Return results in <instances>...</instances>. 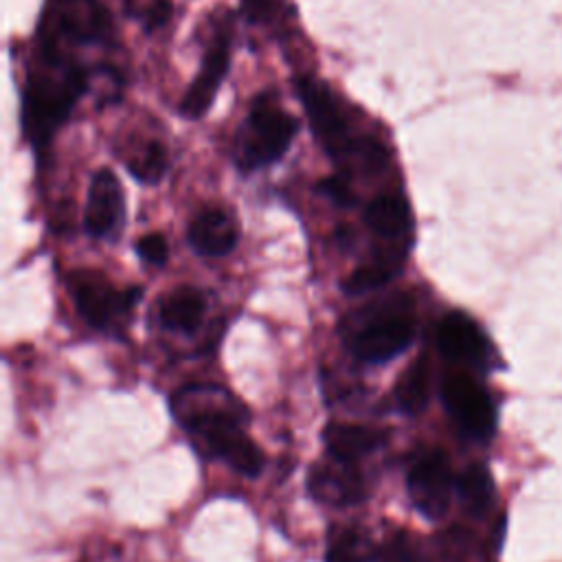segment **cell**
I'll return each instance as SVG.
<instances>
[{
	"mask_svg": "<svg viewBox=\"0 0 562 562\" xmlns=\"http://www.w3.org/2000/svg\"><path fill=\"white\" fill-rule=\"evenodd\" d=\"M90 68L68 53L42 46L35 68L22 88V132L35 151H42L53 134L68 121L75 103L88 92Z\"/></svg>",
	"mask_w": 562,
	"mask_h": 562,
	"instance_id": "6da1fadb",
	"label": "cell"
},
{
	"mask_svg": "<svg viewBox=\"0 0 562 562\" xmlns=\"http://www.w3.org/2000/svg\"><path fill=\"white\" fill-rule=\"evenodd\" d=\"M294 94L303 103L310 130L336 171L351 178L353 173L380 176L389 167L386 147L369 134L353 130L342 105L325 81L299 75L292 79Z\"/></svg>",
	"mask_w": 562,
	"mask_h": 562,
	"instance_id": "7a4b0ae2",
	"label": "cell"
},
{
	"mask_svg": "<svg viewBox=\"0 0 562 562\" xmlns=\"http://www.w3.org/2000/svg\"><path fill=\"white\" fill-rule=\"evenodd\" d=\"M415 334V303L402 292L373 299L347 312L338 323V336L345 349L369 364H382L404 353Z\"/></svg>",
	"mask_w": 562,
	"mask_h": 562,
	"instance_id": "3957f363",
	"label": "cell"
},
{
	"mask_svg": "<svg viewBox=\"0 0 562 562\" xmlns=\"http://www.w3.org/2000/svg\"><path fill=\"white\" fill-rule=\"evenodd\" d=\"M169 404L173 419L204 457L248 422L246 404L220 384H187L171 395Z\"/></svg>",
	"mask_w": 562,
	"mask_h": 562,
	"instance_id": "277c9868",
	"label": "cell"
},
{
	"mask_svg": "<svg viewBox=\"0 0 562 562\" xmlns=\"http://www.w3.org/2000/svg\"><path fill=\"white\" fill-rule=\"evenodd\" d=\"M299 127V119L279 105L274 92H259L233 136L231 156L235 167L241 173H252L279 162L288 154Z\"/></svg>",
	"mask_w": 562,
	"mask_h": 562,
	"instance_id": "5b68a950",
	"label": "cell"
},
{
	"mask_svg": "<svg viewBox=\"0 0 562 562\" xmlns=\"http://www.w3.org/2000/svg\"><path fill=\"white\" fill-rule=\"evenodd\" d=\"M112 42L114 22L101 0H50L40 26V44L68 53V48Z\"/></svg>",
	"mask_w": 562,
	"mask_h": 562,
	"instance_id": "8992f818",
	"label": "cell"
},
{
	"mask_svg": "<svg viewBox=\"0 0 562 562\" xmlns=\"http://www.w3.org/2000/svg\"><path fill=\"white\" fill-rule=\"evenodd\" d=\"M68 294L90 327L101 331H119L143 296V288L130 285L123 290L116 288L105 272L79 268L68 274Z\"/></svg>",
	"mask_w": 562,
	"mask_h": 562,
	"instance_id": "52a82bcc",
	"label": "cell"
},
{
	"mask_svg": "<svg viewBox=\"0 0 562 562\" xmlns=\"http://www.w3.org/2000/svg\"><path fill=\"white\" fill-rule=\"evenodd\" d=\"M443 406L457 430L472 439L485 441L494 435L496 411L487 391L468 373H448L441 382Z\"/></svg>",
	"mask_w": 562,
	"mask_h": 562,
	"instance_id": "ba28073f",
	"label": "cell"
},
{
	"mask_svg": "<svg viewBox=\"0 0 562 562\" xmlns=\"http://www.w3.org/2000/svg\"><path fill=\"white\" fill-rule=\"evenodd\" d=\"M454 483L457 479L452 476L450 459L439 448L422 452L406 474L408 498L428 520L446 516L454 494Z\"/></svg>",
	"mask_w": 562,
	"mask_h": 562,
	"instance_id": "9c48e42d",
	"label": "cell"
},
{
	"mask_svg": "<svg viewBox=\"0 0 562 562\" xmlns=\"http://www.w3.org/2000/svg\"><path fill=\"white\" fill-rule=\"evenodd\" d=\"M231 44H233L231 20H224L215 29V33L204 50V57H202L195 79L189 83L184 97L180 99V105H178L180 116L195 121L209 112L220 86L224 83V79L228 77V70H231V57H233Z\"/></svg>",
	"mask_w": 562,
	"mask_h": 562,
	"instance_id": "30bf717a",
	"label": "cell"
},
{
	"mask_svg": "<svg viewBox=\"0 0 562 562\" xmlns=\"http://www.w3.org/2000/svg\"><path fill=\"white\" fill-rule=\"evenodd\" d=\"M125 222L123 187L112 169H99L90 178L83 228L94 239H112Z\"/></svg>",
	"mask_w": 562,
	"mask_h": 562,
	"instance_id": "8fae6325",
	"label": "cell"
},
{
	"mask_svg": "<svg viewBox=\"0 0 562 562\" xmlns=\"http://www.w3.org/2000/svg\"><path fill=\"white\" fill-rule=\"evenodd\" d=\"M307 490L312 498L331 507H349L367 496V483L358 465L331 454L310 468Z\"/></svg>",
	"mask_w": 562,
	"mask_h": 562,
	"instance_id": "7c38bea8",
	"label": "cell"
},
{
	"mask_svg": "<svg viewBox=\"0 0 562 562\" xmlns=\"http://www.w3.org/2000/svg\"><path fill=\"white\" fill-rule=\"evenodd\" d=\"M439 351L454 360L472 367L490 364V340L483 329L465 312H448L437 325Z\"/></svg>",
	"mask_w": 562,
	"mask_h": 562,
	"instance_id": "4fadbf2b",
	"label": "cell"
},
{
	"mask_svg": "<svg viewBox=\"0 0 562 562\" xmlns=\"http://www.w3.org/2000/svg\"><path fill=\"white\" fill-rule=\"evenodd\" d=\"M187 239L202 257H224L237 246L239 228L226 209L206 206L191 220Z\"/></svg>",
	"mask_w": 562,
	"mask_h": 562,
	"instance_id": "5bb4252c",
	"label": "cell"
},
{
	"mask_svg": "<svg viewBox=\"0 0 562 562\" xmlns=\"http://www.w3.org/2000/svg\"><path fill=\"white\" fill-rule=\"evenodd\" d=\"M367 228L384 241L408 244L413 233L411 204L402 193H380L375 195L362 213Z\"/></svg>",
	"mask_w": 562,
	"mask_h": 562,
	"instance_id": "9a60e30c",
	"label": "cell"
},
{
	"mask_svg": "<svg viewBox=\"0 0 562 562\" xmlns=\"http://www.w3.org/2000/svg\"><path fill=\"white\" fill-rule=\"evenodd\" d=\"M406 244H391L386 248H375L373 255L356 266L349 277L342 281L345 294H362L369 290L384 288L391 283L404 268L406 261Z\"/></svg>",
	"mask_w": 562,
	"mask_h": 562,
	"instance_id": "2e32d148",
	"label": "cell"
},
{
	"mask_svg": "<svg viewBox=\"0 0 562 562\" xmlns=\"http://www.w3.org/2000/svg\"><path fill=\"white\" fill-rule=\"evenodd\" d=\"M206 314V296L191 285L171 288L158 301V321L165 329L191 336Z\"/></svg>",
	"mask_w": 562,
	"mask_h": 562,
	"instance_id": "e0dca14e",
	"label": "cell"
},
{
	"mask_svg": "<svg viewBox=\"0 0 562 562\" xmlns=\"http://www.w3.org/2000/svg\"><path fill=\"white\" fill-rule=\"evenodd\" d=\"M323 441L327 446V454L356 463L384 443V432L362 424L329 422L323 428Z\"/></svg>",
	"mask_w": 562,
	"mask_h": 562,
	"instance_id": "ac0fdd59",
	"label": "cell"
},
{
	"mask_svg": "<svg viewBox=\"0 0 562 562\" xmlns=\"http://www.w3.org/2000/svg\"><path fill=\"white\" fill-rule=\"evenodd\" d=\"M395 404L406 415H419L428 406L430 397V362L426 356H417L397 378L393 389Z\"/></svg>",
	"mask_w": 562,
	"mask_h": 562,
	"instance_id": "d6986e66",
	"label": "cell"
},
{
	"mask_svg": "<svg viewBox=\"0 0 562 562\" xmlns=\"http://www.w3.org/2000/svg\"><path fill=\"white\" fill-rule=\"evenodd\" d=\"M457 498L461 507L472 518H483L494 505V481L485 465L470 463L454 483Z\"/></svg>",
	"mask_w": 562,
	"mask_h": 562,
	"instance_id": "ffe728a7",
	"label": "cell"
},
{
	"mask_svg": "<svg viewBox=\"0 0 562 562\" xmlns=\"http://www.w3.org/2000/svg\"><path fill=\"white\" fill-rule=\"evenodd\" d=\"M378 551L362 527L342 525L331 529L327 538L325 562H378Z\"/></svg>",
	"mask_w": 562,
	"mask_h": 562,
	"instance_id": "44dd1931",
	"label": "cell"
},
{
	"mask_svg": "<svg viewBox=\"0 0 562 562\" xmlns=\"http://www.w3.org/2000/svg\"><path fill=\"white\" fill-rule=\"evenodd\" d=\"M167 149L160 140H149L140 151L125 160L130 176L143 184H156L167 171Z\"/></svg>",
	"mask_w": 562,
	"mask_h": 562,
	"instance_id": "7402d4cb",
	"label": "cell"
},
{
	"mask_svg": "<svg viewBox=\"0 0 562 562\" xmlns=\"http://www.w3.org/2000/svg\"><path fill=\"white\" fill-rule=\"evenodd\" d=\"M316 191L340 209H351L358 202V198L353 193V187H351V180L347 176L338 173V171L318 180Z\"/></svg>",
	"mask_w": 562,
	"mask_h": 562,
	"instance_id": "603a6c76",
	"label": "cell"
},
{
	"mask_svg": "<svg viewBox=\"0 0 562 562\" xmlns=\"http://www.w3.org/2000/svg\"><path fill=\"white\" fill-rule=\"evenodd\" d=\"M378 562H422V555L406 533H397L380 547Z\"/></svg>",
	"mask_w": 562,
	"mask_h": 562,
	"instance_id": "cb8c5ba5",
	"label": "cell"
},
{
	"mask_svg": "<svg viewBox=\"0 0 562 562\" xmlns=\"http://www.w3.org/2000/svg\"><path fill=\"white\" fill-rule=\"evenodd\" d=\"M136 252L143 261H147L151 266H162L169 257V246H167L165 235L147 233L136 241Z\"/></svg>",
	"mask_w": 562,
	"mask_h": 562,
	"instance_id": "d4e9b609",
	"label": "cell"
},
{
	"mask_svg": "<svg viewBox=\"0 0 562 562\" xmlns=\"http://www.w3.org/2000/svg\"><path fill=\"white\" fill-rule=\"evenodd\" d=\"M173 13V7L169 0H151L145 11H143V29L149 33V31H156V29H162L169 18Z\"/></svg>",
	"mask_w": 562,
	"mask_h": 562,
	"instance_id": "484cf974",
	"label": "cell"
},
{
	"mask_svg": "<svg viewBox=\"0 0 562 562\" xmlns=\"http://www.w3.org/2000/svg\"><path fill=\"white\" fill-rule=\"evenodd\" d=\"M241 11L248 22L261 24L277 15L279 2L277 0H241Z\"/></svg>",
	"mask_w": 562,
	"mask_h": 562,
	"instance_id": "4316f807",
	"label": "cell"
},
{
	"mask_svg": "<svg viewBox=\"0 0 562 562\" xmlns=\"http://www.w3.org/2000/svg\"><path fill=\"white\" fill-rule=\"evenodd\" d=\"M336 241L340 248H349L353 244V231L349 226H340L336 231Z\"/></svg>",
	"mask_w": 562,
	"mask_h": 562,
	"instance_id": "83f0119b",
	"label": "cell"
}]
</instances>
